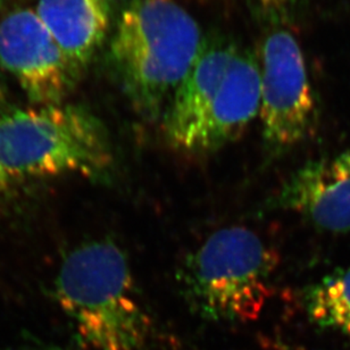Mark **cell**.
<instances>
[{
  "instance_id": "cell-1",
  "label": "cell",
  "mask_w": 350,
  "mask_h": 350,
  "mask_svg": "<svg viewBox=\"0 0 350 350\" xmlns=\"http://www.w3.org/2000/svg\"><path fill=\"white\" fill-rule=\"evenodd\" d=\"M204 36L176 0H130L111 38L108 61L132 108L146 120L166 101L191 68Z\"/></svg>"
},
{
  "instance_id": "cell-5",
  "label": "cell",
  "mask_w": 350,
  "mask_h": 350,
  "mask_svg": "<svg viewBox=\"0 0 350 350\" xmlns=\"http://www.w3.org/2000/svg\"><path fill=\"white\" fill-rule=\"evenodd\" d=\"M262 144L278 157L303 142L317 123V104L299 42L286 29L262 40L260 55Z\"/></svg>"
},
{
  "instance_id": "cell-9",
  "label": "cell",
  "mask_w": 350,
  "mask_h": 350,
  "mask_svg": "<svg viewBox=\"0 0 350 350\" xmlns=\"http://www.w3.org/2000/svg\"><path fill=\"white\" fill-rule=\"evenodd\" d=\"M260 58L253 51L240 48L202 120L189 155L212 154L237 140L260 113Z\"/></svg>"
},
{
  "instance_id": "cell-12",
  "label": "cell",
  "mask_w": 350,
  "mask_h": 350,
  "mask_svg": "<svg viewBox=\"0 0 350 350\" xmlns=\"http://www.w3.org/2000/svg\"><path fill=\"white\" fill-rule=\"evenodd\" d=\"M301 0H250L254 12L266 22L279 23L284 20Z\"/></svg>"
},
{
  "instance_id": "cell-10",
  "label": "cell",
  "mask_w": 350,
  "mask_h": 350,
  "mask_svg": "<svg viewBox=\"0 0 350 350\" xmlns=\"http://www.w3.org/2000/svg\"><path fill=\"white\" fill-rule=\"evenodd\" d=\"M37 14L81 75L107 37L113 0H39Z\"/></svg>"
},
{
  "instance_id": "cell-14",
  "label": "cell",
  "mask_w": 350,
  "mask_h": 350,
  "mask_svg": "<svg viewBox=\"0 0 350 350\" xmlns=\"http://www.w3.org/2000/svg\"><path fill=\"white\" fill-rule=\"evenodd\" d=\"M5 350H59V349H51V348L31 347L30 345H29V346H20V347L12 348V349H5Z\"/></svg>"
},
{
  "instance_id": "cell-4",
  "label": "cell",
  "mask_w": 350,
  "mask_h": 350,
  "mask_svg": "<svg viewBox=\"0 0 350 350\" xmlns=\"http://www.w3.org/2000/svg\"><path fill=\"white\" fill-rule=\"evenodd\" d=\"M279 257L253 230H219L185 257L178 282L185 299L214 321L256 320L272 296Z\"/></svg>"
},
{
  "instance_id": "cell-15",
  "label": "cell",
  "mask_w": 350,
  "mask_h": 350,
  "mask_svg": "<svg viewBox=\"0 0 350 350\" xmlns=\"http://www.w3.org/2000/svg\"><path fill=\"white\" fill-rule=\"evenodd\" d=\"M0 88H1V75H0Z\"/></svg>"
},
{
  "instance_id": "cell-8",
  "label": "cell",
  "mask_w": 350,
  "mask_h": 350,
  "mask_svg": "<svg viewBox=\"0 0 350 350\" xmlns=\"http://www.w3.org/2000/svg\"><path fill=\"white\" fill-rule=\"evenodd\" d=\"M269 205L300 214L325 231H349L350 152L301 166L284 182Z\"/></svg>"
},
{
  "instance_id": "cell-6",
  "label": "cell",
  "mask_w": 350,
  "mask_h": 350,
  "mask_svg": "<svg viewBox=\"0 0 350 350\" xmlns=\"http://www.w3.org/2000/svg\"><path fill=\"white\" fill-rule=\"evenodd\" d=\"M0 66L39 106L63 104L80 78L40 17L31 10H14L0 21Z\"/></svg>"
},
{
  "instance_id": "cell-13",
  "label": "cell",
  "mask_w": 350,
  "mask_h": 350,
  "mask_svg": "<svg viewBox=\"0 0 350 350\" xmlns=\"http://www.w3.org/2000/svg\"><path fill=\"white\" fill-rule=\"evenodd\" d=\"M10 185V180L7 178L6 174H5L3 167H1V164H0V195H3V192L8 188Z\"/></svg>"
},
{
  "instance_id": "cell-2",
  "label": "cell",
  "mask_w": 350,
  "mask_h": 350,
  "mask_svg": "<svg viewBox=\"0 0 350 350\" xmlns=\"http://www.w3.org/2000/svg\"><path fill=\"white\" fill-rule=\"evenodd\" d=\"M59 306L92 350H140L150 321L139 300L128 257L109 239L82 243L62 262L55 281Z\"/></svg>"
},
{
  "instance_id": "cell-11",
  "label": "cell",
  "mask_w": 350,
  "mask_h": 350,
  "mask_svg": "<svg viewBox=\"0 0 350 350\" xmlns=\"http://www.w3.org/2000/svg\"><path fill=\"white\" fill-rule=\"evenodd\" d=\"M310 321L350 336V269H337L304 291Z\"/></svg>"
},
{
  "instance_id": "cell-7",
  "label": "cell",
  "mask_w": 350,
  "mask_h": 350,
  "mask_svg": "<svg viewBox=\"0 0 350 350\" xmlns=\"http://www.w3.org/2000/svg\"><path fill=\"white\" fill-rule=\"evenodd\" d=\"M240 47L226 34L204 37L193 64L164 113L163 129L170 146L189 154L192 142Z\"/></svg>"
},
{
  "instance_id": "cell-3",
  "label": "cell",
  "mask_w": 350,
  "mask_h": 350,
  "mask_svg": "<svg viewBox=\"0 0 350 350\" xmlns=\"http://www.w3.org/2000/svg\"><path fill=\"white\" fill-rule=\"evenodd\" d=\"M0 164L10 183L70 173L107 183L115 172L107 129L78 105H47L3 115Z\"/></svg>"
}]
</instances>
